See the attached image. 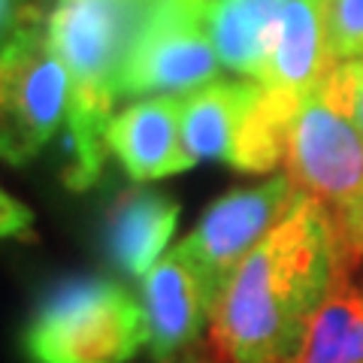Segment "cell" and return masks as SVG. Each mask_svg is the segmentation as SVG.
<instances>
[{
    "label": "cell",
    "instance_id": "1",
    "mask_svg": "<svg viewBox=\"0 0 363 363\" xmlns=\"http://www.w3.org/2000/svg\"><path fill=\"white\" fill-rule=\"evenodd\" d=\"M360 260L339 215L300 191L291 212L227 281L209 324L212 357L294 363L312 318L342 281L354 279Z\"/></svg>",
    "mask_w": 363,
    "mask_h": 363
},
{
    "label": "cell",
    "instance_id": "2",
    "mask_svg": "<svg viewBox=\"0 0 363 363\" xmlns=\"http://www.w3.org/2000/svg\"><path fill=\"white\" fill-rule=\"evenodd\" d=\"M155 0H58L49 37L67 70L70 167L64 182L88 191L104 173L109 124L121 100V73L145 13Z\"/></svg>",
    "mask_w": 363,
    "mask_h": 363
},
{
    "label": "cell",
    "instance_id": "3",
    "mask_svg": "<svg viewBox=\"0 0 363 363\" xmlns=\"http://www.w3.org/2000/svg\"><path fill=\"white\" fill-rule=\"evenodd\" d=\"M30 363H128L149 345L143 300L109 279L61 281L25 330Z\"/></svg>",
    "mask_w": 363,
    "mask_h": 363
},
{
    "label": "cell",
    "instance_id": "4",
    "mask_svg": "<svg viewBox=\"0 0 363 363\" xmlns=\"http://www.w3.org/2000/svg\"><path fill=\"white\" fill-rule=\"evenodd\" d=\"M67 70L49 25L28 21L0 49V161H33L67 121Z\"/></svg>",
    "mask_w": 363,
    "mask_h": 363
},
{
    "label": "cell",
    "instance_id": "5",
    "mask_svg": "<svg viewBox=\"0 0 363 363\" xmlns=\"http://www.w3.org/2000/svg\"><path fill=\"white\" fill-rule=\"evenodd\" d=\"M221 70L209 0H155L124 64L121 97H188Z\"/></svg>",
    "mask_w": 363,
    "mask_h": 363
},
{
    "label": "cell",
    "instance_id": "6",
    "mask_svg": "<svg viewBox=\"0 0 363 363\" xmlns=\"http://www.w3.org/2000/svg\"><path fill=\"white\" fill-rule=\"evenodd\" d=\"M285 173L303 194L339 209L363 188V133L324 82L291 121Z\"/></svg>",
    "mask_w": 363,
    "mask_h": 363
},
{
    "label": "cell",
    "instance_id": "7",
    "mask_svg": "<svg viewBox=\"0 0 363 363\" xmlns=\"http://www.w3.org/2000/svg\"><path fill=\"white\" fill-rule=\"evenodd\" d=\"M297 197L300 191L288 173H276L252 188L227 191L203 212V218L182 240V245L203 267L215 291L224 294L240 264L291 212Z\"/></svg>",
    "mask_w": 363,
    "mask_h": 363
},
{
    "label": "cell",
    "instance_id": "8",
    "mask_svg": "<svg viewBox=\"0 0 363 363\" xmlns=\"http://www.w3.org/2000/svg\"><path fill=\"white\" fill-rule=\"evenodd\" d=\"M221 294L203 267L176 245L145 272L143 306L149 315V351L155 363H173L212 324Z\"/></svg>",
    "mask_w": 363,
    "mask_h": 363
},
{
    "label": "cell",
    "instance_id": "9",
    "mask_svg": "<svg viewBox=\"0 0 363 363\" xmlns=\"http://www.w3.org/2000/svg\"><path fill=\"white\" fill-rule=\"evenodd\" d=\"M336 67L327 40V0H285L264 70L255 82L297 112Z\"/></svg>",
    "mask_w": 363,
    "mask_h": 363
},
{
    "label": "cell",
    "instance_id": "10",
    "mask_svg": "<svg viewBox=\"0 0 363 363\" xmlns=\"http://www.w3.org/2000/svg\"><path fill=\"white\" fill-rule=\"evenodd\" d=\"M106 143L133 182H155L197 167L182 136V97H143L116 112Z\"/></svg>",
    "mask_w": 363,
    "mask_h": 363
},
{
    "label": "cell",
    "instance_id": "11",
    "mask_svg": "<svg viewBox=\"0 0 363 363\" xmlns=\"http://www.w3.org/2000/svg\"><path fill=\"white\" fill-rule=\"evenodd\" d=\"M257 94L255 79H215L182 97V136L191 157L230 167Z\"/></svg>",
    "mask_w": 363,
    "mask_h": 363
},
{
    "label": "cell",
    "instance_id": "12",
    "mask_svg": "<svg viewBox=\"0 0 363 363\" xmlns=\"http://www.w3.org/2000/svg\"><path fill=\"white\" fill-rule=\"evenodd\" d=\"M179 224V203L155 188H128L116 197L106 215V252L121 272L145 279Z\"/></svg>",
    "mask_w": 363,
    "mask_h": 363
},
{
    "label": "cell",
    "instance_id": "13",
    "mask_svg": "<svg viewBox=\"0 0 363 363\" xmlns=\"http://www.w3.org/2000/svg\"><path fill=\"white\" fill-rule=\"evenodd\" d=\"M285 0H209V33L224 70L257 79Z\"/></svg>",
    "mask_w": 363,
    "mask_h": 363
},
{
    "label": "cell",
    "instance_id": "14",
    "mask_svg": "<svg viewBox=\"0 0 363 363\" xmlns=\"http://www.w3.org/2000/svg\"><path fill=\"white\" fill-rule=\"evenodd\" d=\"M294 363H363V288L354 279L318 309Z\"/></svg>",
    "mask_w": 363,
    "mask_h": 363
},
{
    "label": "cell",
    "instance_id": "15",
    "mask_svg": "<svg viewBox=\"0 0 363 363\" xmlns=\"http://www.w3.org/2000/svg\"><path fill=\"white\" fill-rule=\"evenodd\" d=\"M327 40L333 61H363V0H327Z\"/></svg>",
    "mask_w": 363,
    "mask_h": 363
},
{
    "label": "cell",
    "instance_id": "16",
    "mask_svg": "<svg viewBox=\"0 0 363 363\" xmlns=\"http://www.w3.org/2000/svg\"><path fill=\"white\" fill-rule=\"evenodd\" d=\"M324 88L363 133V61H339L327 73Z\"/></svg>",
    "mask_w": 363,
    "mask_h": 363
},
{
    "label": "cell",
    "instance_id": "17",
    "mask_svg": "<svg viewBox=\"0 0 363 363\" xmlns=\"http://www.w3.org/2000/svg\"><path fill=\"white\" fill-rule=\"evenodd\" d=\"M30 209L0 188V236H30Z\"/></svg>",
    "mask_w": 363,
    "mask_h": 363
},
{
    "label": "cell",
    "instance_id": "18",
    "mask_svg": "<svg viewBox=\"0 0 363 363\" xmlns=\"http://www.w3.org/2000/svg\"><path fill=\"white\" fill-rule=\"evenodd\" d=\"M333 212L339 215V224H342L348 242L354 245L357 255L363 257V188L345 203V206H339V209H333Z\"/></svg>",
    "mask_w": 363,
    "mask_h": 363
},
{
    "label": "cell",
    "instance_id": "19",
    "mask_svg": "<svg viewBox=\"0 0 363 363\" xmlns=\"http://www.w3.org/2000/svg\"><path fill=\"white\" fill-rule=\"evenodd\" d=\"M16 30V0H0V40H9Z\"/></svg>",
    "mask_w": 363,
    "mask_h": 363
},
{
    "label": "cell",
    "instance_id": "20",
    "mask_svg": "<svg viewBox=\"0 0 363 363\" xmlns=\"http://www.w3.org/2000/svg\"><path fill=\"white\" fill-rule=\"evenodd\" d=\"M173 363H218V360H206V357H194V354H188V357L173 360Z\"/></svg>",
    "mask_w": 363,
    "mask_h": 363
},
{
    "label": "cell",
    "instance_id": "21",
    "mask_svg": "<svg viewBox=\"0 0 363 363\" xmlns=\"http://www.w3.org/2000/svg\"><path fill=\"white\" fill-rule=\"evenodd\" d=\"M360 288H363V285H360Z\"/></svg>",
    "mask_w": 363,
    "mask_h": 363
}]
</instances>
